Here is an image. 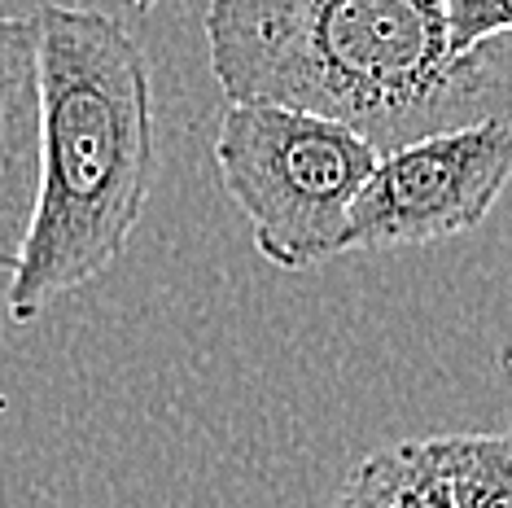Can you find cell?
Returning a JSON list of instances; mask_svg holds the SVG:
<instances>
[{"label":"cell","instance_id":"2","mask_svg":"<svg viewBox=\"0 0 512 508\" xmlns=\"http://www.w3.org/2000/svg\"><path fill=\"white\" fill-rule=\"evenodd\" d=\"M36 22V202L5 311L31 325L127 250L158 163L154 84L136 36L97 9L44 5Z\"/></svg>","mask_w":512,"mask_h":508},{"label":"cell","instance_id":"5","mask_svg":"<svg viewBox=\"0 0 512 508\" xmlns=\"http://www.w3.org/2000/svg\"><path fill=\"white\" fill-rule=\"evenodd\" d=\"M36 22L0 18V276L14 272L36 202Z\"/></svg>","mask_w":512,"mask_h":508},{"label":"cell","instance_id":"6","mask_svg":"<svg viewBox=\"0 0 512 508\" xmlns=\"http://www.w3.org/2000/svg\"><path fill=\"white\" fill-rule=\"evenodd\" d=\"M416 443L451 508H512L508 434H429Z\"/></svg>","mask_w":512,"mask_h":508},{"label":"cell","instance_id":"3","mask_svg":"<svg viewBox=\"0 0 512 508\" xmlns=\"http://www.w3.org/2000/svg\"><path fill=\"white\" fill-rule=\"evenodd\" d=\"M215 163L254 250L281 272H307L346 254L351 206L377 154L364 136L320 114L228 101Z\"/></svg>","mask_w":512,"mask_h":508},{"label":"cell","instance_id":"8","mask_svg":"<svg viewBox=\"0 0 512 508\" xmlns=\"http://www.w3.org/2000/svg\"><path fill=\"white\" fill-rule=\"evenodd\" d=\"M451 57L473 53L486 40H504L512 31V0H442Z\"/></svg>","mask_w":512,"mask_h":508},{"label":"cell","instance_id":"7","mask_svg":"<svg viewBox=\"0 0 512 508\" xmlns=\"http://www.w3.org/2000/svg\"><path fill=\"white\" fill-rule=\"evenodd\" d=\"M333 508H451L421 443H394L346 473Z\"/></svg>","mask_w":512,"mask_h":508},{"label":"cell","instance_id":"4","mask_svg":"<svg viewBox=\"0 0 512 508\" xmlns=\"http://www.w3.org/2000/svg\"><path fill=\"white\" fill-rule=\"evenodd\" d=\"M512 176V123L421 136L372 163L351 206L346 250H425L477 228Z\"/></svg>","mask_w":512,"mask_h":508},{"label":"cell","instance_id":"1","mask_svg":"<svg viewBox=\"0 0 512 508\" xmlns=\"http://www.w3.org/2000/svg\"><path fill=\"white\" fill-rule=\"evenodd\" d=\"M202 27L228 101L320 114L377 158L512 106L508 36L451 57L442 0H211Z\"/></svg>","mask_w":512,"mask_h":508},{"label":"cell","instance_id":"9","mask_svg":"<svg viewBox=\"0 0 512 508\" xmlns=\"http://www.w3.org/2000/svg\"><path fill=\"white\" fill-rule=\"evenodd\" d=\"M132 5H141V9H154V5H158V0H132Z\"/></svg>","mask_w":512,"mask_h":508}]
</instances>
